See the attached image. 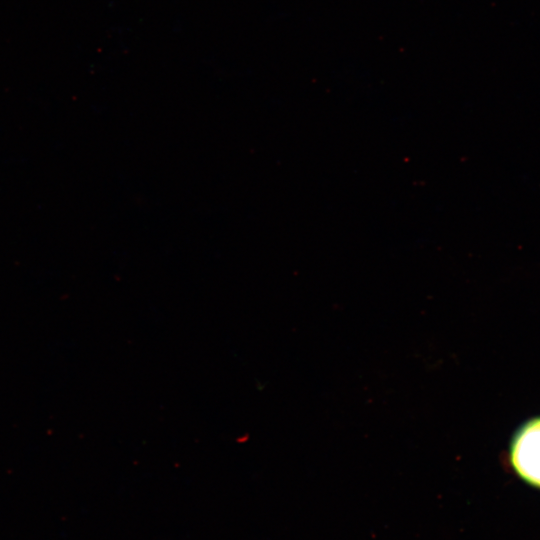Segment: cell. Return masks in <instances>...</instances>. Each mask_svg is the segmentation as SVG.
I'll return each mask as SVG.
<instances>
[{
    "instance_id": "6da1fadb",
    "label": "cell",
    "mask_w": 540,
    "mask_h": 540,
    "mask_svg": "<svg viewBox=\"0 0 540 540\" xmlns=\"http://www.w3.org/2000/svg\"><path fill=\"white\" fill-rule=\"evenodd\" d=\"M509 457L519 477L540 488V417L528 421L517 431Z\"/></svg>"
}]
</instances>
